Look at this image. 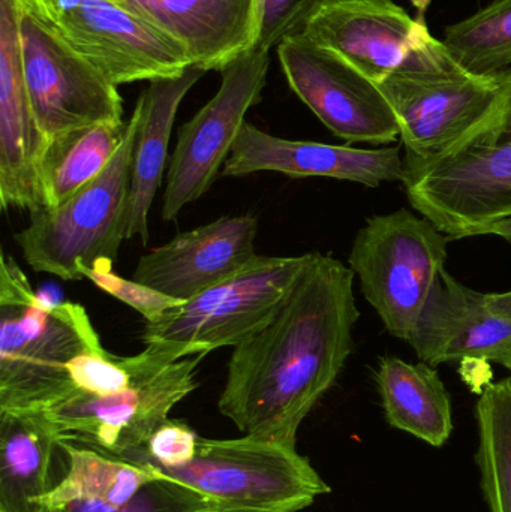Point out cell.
Here are the masks:
<instances>
[{
    "label": "cell",
    "instance_id": "obj_31",
    "mask_svg": "<svg viewBox=\"0 0 511 512\" xmlns=\"http://www.w3.org/2000/svg\"><path fill=\"white\" fill-rule=\"evenodd\" d=\"M488 307L495 315L511 321V291L501 294H488Z\"/></svg>",
    "mask_w": 511,
    "mask_h": 512
},
{
    "label": "cell",
    "instance_id": "obj_25",
    "mask_svg": "<svg viewBox=\"0 0 511 512\" xmlns=\"http://www.w3.org/2000/svg\"><path fill=\"white\" fill-rule=\"evenodd\" d=\"M476 417L483 495L491 512H511V376L483 388Z\"/></svg>",
    "mask_w": 511,
    "mask_h": 512
},
{
    "label": "cell",
    "instance_id": "obj_11",
    "mask_svg": "<svg viewBox=\"0 0 511 512\" xmlns=\"http://www.w3.org/2000/svg\"><path fill=\"white\" fill-rule=\"evenodd\" d=\"M269 53L252 48L225 66L218 93L179 129L168 165L164 221H174L212 188L245 125L246 113L263 101Z\"/></svg>",
    "mask_w": 511,
    "mask_h": 512
},
{
    "label": "cell",
    "instance_id": "obj_1",
    "mask_svg": "<svg viewBox=\"0 0 511 512\" xmlns=\"http://www.w3.org/2000/svg\"><path fill=\"white\" fill-rule=\"evenodd\" d=\"M354 271L312 252L273 318L233 348L218 408L245 436L296 447L354 348Z\"/></svg>",
    "mask_w": 511,
    "mask_h": 512
},
{
    "label": "cell",
    "instance_id": "obj_17",
    "mask_svg": "<svg viewBox=\"0 0 511 512\" xmlns=\"http://www.w3.org/2000/svg\"><path fill=\"white\" fill-rule=\"evenodd\" d=\"M255 173L330 177L378 188L386 182H402L404 158L401 147L354 149L314 141L285 140L245 122L222 174L245 177Z\"/></svg>",
    "mask_w": 511,
    "mask_h": 512
},
{
    "label": "cell",
    "instance_id": "obj_33",
    "mask_svg": "<svg viewBox=\"0 0 511 512\" xmlns=\"http://www.w3.org/2000/svg\"><path fill=\"white\" fill-rule=\"evenodd\" d=\"M485 236H498L501 239L506 240L511 245V218L504 219V221L498 222V224L492 225L488 228Z\"/></svg>",
    "mask_w": 511,
    "mask_h": 512
},
{
    "label": "cell",
    "instance_id": "obj_7",
    "mask_svg": "<svg viewBox=\"0 0 511 512\" xmlns=\"http://www.w3.org/2000/svg\"><path fill=\"white\" fill-rule=\"evenodd\" d=\"M449 242L431 221L408 209L372 216L360 228L348 264L392 336L410 340L444 270Z\"/></svg>",
    "mask_w": 511,
    "mask_h": 512
},
{
    "label": "cell",
    "instance_id": "obj_4",
    "mask_svg": "<svg viewBox=\"0 0 511 512\" xmlns=\"http://www.w3.org/2000/svg\"><path fill=\"white\" fill-rule=\"evenodd\" d=\"M138 117L132 113L125 140L104 171L59 207L41 206L14 240L36 273L81 280V268L113 264L126 240L132 159Z\"/></svg>",
    "mask_w": 511,
    "mask_h": 512
},
{
    "label": "cell",
    "instance_id": "obj_24",
    "mask_svg": "<svg viewBox=\"0 0 511 512\" xmlns=\"http://www.w3.org/2000/svg\"><path fill=\"white\" fill-rule=\"evenodd\" d=\"M60 448L68 459V469L60 483L42 498L48 511L72 501L123 504L162 477L159 469L147 463L128 462L69 442H60Z\"/></svg>",
    "mask_w": 511,
    "mask_h": 512
},
{
    "label": "cell",
    "instance_id": "obj_15",
    "mask_svg": "<svg viewBox=\"0 0 511 512\" xmlns=\"http://www.w3.org/2000/svg\"><path fill=\"white\" fill-rule=\"evenodd\" d=\"M258 221L222 216L174 239L138 261L132 279L174 300L188 301L242 271L255 254Z\"/></svg>",
    "mask_w": 511,
    "mask_h": 512
},
{
    "label": "cell",
    "instance_id": "obj_14",
    "mask_svg": "<svg viewBox=\"0 0 511 512\" xmlns=\"http://www.w3.org/2000/svg\"><path fill=\"white\" fill-rule=\"evenodd\" d=\"M50 24L116 87L192 66L179 45L114 0H57Z\"/></svg>",
    "mask_w": 511,
    "mask_h": 512
},
{
    "label": "cell",
    "instance_id": "obj_16",
    "mask_svg": "<svg viewBox=\"0 0 511 512\" xmlns=\"http://www.w3.org/2000/svg\"><path fill=\"white\" fill-rule=\"evenodd\" d=\"M21 0H0V204L33 212L42 206L41 134L27 93L21 48Z\"/></svg>",
    "mask_w": 511,
    "mask_h": 512
},
{
    "label": "cell",
    "instance_id": "obj_2",
    "mask_svg": "<svg viewBox=\"0 0 511 512\" xmlns=\"http://www.w3.org/2000/svg\"><path fill=\"white\" fill-rule=\"evenodd\" d=\"M102 349L81 304L42 300L15 259L0 268V411H48L75 393L69 364Z\"/></svg>",
    "mask_w": 511,
    "mask_h": 512
},
{
    "label": "cell",
    "instance_id": "obj_9",
    "mask_svg": "<svg viewBox=\"0 0 511 512\" xmlns=\"http://www.w3.org/2000/svg\"><path fill=\"white\" fill-rule=\"evenodd\" d=\"M204 357L191 355L150 370L125 390L108 396L75 391L45 412L60 442L123 459L131 451L146 447L153 433L170 420L174 406L198 387L195 375Z\"/></svg>",
    "mask_w": 511,
    "mask_h": 512
},
{
    "label": "cell",
    "instance_id": "obj_29",
    "mask_svg": "<svg viewBox=\"0 0 511 512\" xmlns=\"http://www.w3.org/2000/svg\"><path fill=\"white\" fill-rule=\"evenodd\" d=\"M198 441L200 436L191 427L180 421L168 420L153 433L146 447L131 451L123 460L147 463L159 471L179 468L194 459Z\"/></svg>",
    "mask_w": 511,
    "mask_h": 512
},
{
    "label": "cell",
    "instance_id": "obj_13",
    "mask_svg": "<svg viewBox=\"0 0 511 512\" xmlns=\"http://www.w3.org/2000/svg\"><path fill=\"white\" fill-rule=\"evenodd\" d=\"M279 63L297 98L347 143L390 144L398 119L377 83L305 33L278 45Z\"/></svg>",
    "mask_w": 511,
    "mask_h": 512
},
{
    "label": "cell",
    "instance_id": "obj_20",
    "mask_svg": "<svg viewBox=\"0 0 511 512\" xmlns=\"http://www.w3.org/2000/svg\"><path fill=\"white\" fill-rule=\"evenodd\" d=\"M204 74L206 71L203 69L191 66L177 77L149 81V86L141 92L135 104L138 126L132 159L126 240L140 237L144 245L149 242V213L164 177L168 143L177 110L186 93Z\"/></svg>",
    "mask_w": 511,
    "mask_h": 512
},
{
    "label": "cell",
    "instance_id": "obj_34",
    "mask_svg": "<svg viewBox=\"0 0 511 512\" xmlns=\"http://www.w3.org/2000/svg\"><path fill=\"white\" fill-rule=\"evenodd\" d=\"M500 364L504 367V369L509 370L511 375V351L506 355V357L503 358V360H501Z\"/></svg>",
    "mask_w": 511,
    "mask_h": 512
},
{
    "label": "cell",
    "instance_id": "obj_5",
    "mask_svg": "<svg viewBox=\"0 0 511 512\" xmlns=\"http://www.w3.org/2000/svg\"><path fill=\"white\" fill-rule=\"evenodd\" d=\"M309 259L311 254L255 256L230 279L146 322V348L173 361L236 348L273 318Z\"/></svg>",
    "mask_w": 511,
    "mask_h": 512
},
{
    "label": "cell",
    "instance_id": "obj_23",
    "mask_svg": "<svg viewBox=\"0 0 511 512\" xmlns=\"http://www.w3.org/2000/svg\"><path fill=\"white\" fill-rule=\"evenodd\" d=\"M128 123H99L50 138L39 162L42 206L59 207L110 164Z\"/></svg>",
    "mask_w": 511,
    "mask_h": 512
},
{
    "label": "cell",
    "instance_id": "obj_3",
    "mask_svg": "<svg viewBox=\"0 0 511 512\" xmlns=\"http://www.w3.org/2000/svg\"><path fill=\"white\" fill-rule=\"evenodd\" d=\"M411 207L452 240L485 236L511 218V69L495 113L443 155L405 161Z\"/></svg>",
    "mask_w": 511,
    "mask_h": 512
},
{
    "label": "cell",
    "instance_id": "obj_28",
    "mask_svg": "<svg viewBox=\"0 0 511 512\" xmlns=\"http://www.w3.org/2000/svg\"><path fill=\"white\" fill-rule=\"evenodd\" d=\"M111 265V262H101L92 268H81V277H86L102 291L137 310L146 322L158 321L167 310L182 303L143 283L135 282L134 279L128 280L117 276L111 271Z\"/></svg>",
    "mask_w": 511,
    "mask_h": 512
},
{
    "label": "cell",
    "instance_id": "obj_6",
    "mask_svg": "<svg viewBox=\"0 0 511 512\" xmlns=\"http://www.w3.org/2000/svg\"><path fill=\"white\" fill-rule=\"evenodd\" d=\"M161 472L207 496L219 512H299L330 493L296 447L252 436L200 438L191 462Z\"/></svg>",
    "mask_w": 511,
    "mask_h": 512
},
{
    "label": "cell",
    "instance_id": "obj_26",
    "mask_svg": "<svg viewBox=\"0 0 511 512\" xmlns=\"http://www.w3.org/2000/svg\"><path fill=\"white\" fill-rule=\"evenodd\" d=\"M443 44L456 63L476 75L511 69V0H495L444 30Z\"/></svg>",
    "mask_w": 511,
    "mask_h": 512
},
{
    "label": "cell",
    "instance_id": "obj_10",
    "mask_svg": "<svg viewBox=\"0 0 511 512\" xmlns=\"http://www.w3.org/2000/svg\"><path fill=\"white\" fill-rule=\"evenodd\" d=\"M302 33L374 83L395 72L443 71L458 65L443 41L393 0H330L309 18Z\"/></svg>",
    "mask_w": 511,
    "mask_h": 512
},
{
    "label": "cell",
    "instance_id": "obj_21",
    "mask_svg": "<svg viewBox=\"0 0 511 512\" xmlns=\"http://www.w3.org/2000/svg\"><path fill=\"white\" fill-rule=\"evenodd\" d=\"M60 436L45 411H0V512H50L51 460Z\"/></svg>",
    "mask_w": 511,
    "mask_h": 512
},
{
    "label": "cell",
    "instance_id": "obj_27",
    "mask_svg": "<svg viewBox=\"0 0 511 512\" xmlns=\"http://www.w3.org/2000/svg\"><path fill=\"white\" fill-rule=\"evenodd\" d=\"M50 512H219L207 496L162 474L123 504L72 501Z\"/></svg>",
    "mask_w": 511,
    "mask_h": 512
},
{
    "label": "cell",
    "instance_id": "obj_8",
    "mask_svg": "<svg viewBox=\"0 0 511 512\" xmlns=\"http://www.w3.org/2000/svg\"><path fill=\"white\" fill-rule=\"evenodd\" d=\"M509 71L476 75L461 66L443 71H401L378 84L395 111L405 161L443 155L500 107Z\"/></svg>",
    "mask_w": 511,
    "mask_h": 512
},
{
    "label": "cell",
    "instance_id": "obj_12",
    "mask_svg": "<svg viewBox=\"0 0 511 512\" xmlns=\"http://www.w3.org/2000/svg\"><path fill=\"white\" fill-rule=\"evenodd\" d=\"M20 30L30 107L47 140L99 123H123L117 87L24 3Z\"/></svg>",
    "mask_w": 511,
    "mask_h": 512
},
{
    "label": "cell",
    "instance_id": "obj_19",
    "mask_svg": "<svg viewBox=\"0 0 511 512\" xmlns=\"http://www.w3.org/2000/svg\"><path fill=\"white\" fill-rule=\"evenodd\" d=\"M408 343L432 367L467 360L500 364L511 351V321L489 310L488 294L462 285L444 268Z\"/></svg>",
    "mask_w": 511,
    "mask_h": 512
},
{
    "label": "cell",
    "instance_id": "obj_22",
    "mask_svg": "<svg viewBox=\"0 0 511 512\" xmlns=\"http://www.w3.org/2000/svg\"><path fill=\"white\" fill-rule=\"evenodd\" d=\"M384 415L393 429L441 448L453 433L452 399L434 367L381 358L377 376Z\"/></svg>",
    "mask_w": 511,
    "mask_h": 512
},
{
    "label": "cell",
    "instance_id": "obj_30",
    "mask_svg": "<svg viewBox=\"0 0 511 512\" xmlns=\"http://www.w3.org/2000/svg\"><path fill=\"white\" fill-rule=\"evenodd\" d=\"M327 2L330 0H260V35L254 48L270 51L284 39L299 35Z\"/></svg>",
    "mask_w": 511,
    "mask_h": 512
},
{
    "label": "cell",
    "instance_id": "obj_32",
    "mask_svg": "<svg viewBox=\"0 0 511 512\" xmlns=\"http://www.w3.org/2000/svg\"><path fill=\"white\" fill-rule=\"evenodd\" d=\"M21 2H23L27 8L32 9V11L38 12L48 23L53 21L57 0H21Z\"/></svg>",
    "mask_w": 511,
    "mask_h": 512
},
{
    "label": "cell",
    "instance_id": "obj_18",
    "mask_svg": "<svg viewBox=\"0 0 511 512\" xmlns=\"http://www.w3.org/2000/svg\"><path fill=\"white\" fill-rule=\"evenodd\" d=\"M185 51L195 68L221 72L257 44L260 0H114Z\"/></svg>",
    "mask_w": 511,
    "mask_h": 512
}]
</instances>
